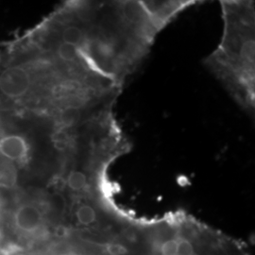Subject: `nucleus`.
I'll return each instance as SVG.
<instances>
[{
    "label": "nucleus",
    "mask_w": 255,
    "mask_h": 255,
    "mask_svg": "<svg viewBox=\"0 0 255 255\" xmlns=\"http://www.w3.org/2000/svg\"><path fill=\"white\" fill-rule=\"evenodd\" d=\"M30 75L21 66L6 68L0 75V91L10 99L21 98L30 88Z\"/></svg>",
    "instance_id": "nucleus-5"
},
{
    "label": "nucleus",
    "mask_w": 255,
    "mask_h": 255,
    "mask_svg": "<svg viewBox=\"0 0 255 255\" xmlns=\"http://www.w3.org/2000/svg\"><path fill=\"white\" fill-rule=\"evenodd\" d=\"M142 255H250L246 244L183 213L142 220Z\"/></svg>",
    "instance_id": "nucleus-3"
},
{
    "label": "nucleus",
    "mask_w": 255,
    "mask_h": 255,
    "mask_svg": "<svg viewBox=\"0 0 255 255\" xmlns=\"http://www.w3.org/2000/svg\"><path fill=\"white\" fill-rule=\"evenodd\" d=\"M224 31L206 66L235 101L252 113L255 102V17L254 1H221Z\"/></svg>",
    "instance_id": "nucleus-2"
},
{
    "label": "nucleus",
    "mask_w": 255,
    "mask_h": 255,
    "mask_svg": "<svg viewBox=\"0 0 255 255\" xmlns=\"http://www.w3.org/2000/svg\"><path fill=\"white\" fill-rule=\"evenodd\" d=\"M96 13L91 29H83L78 46L85 64L122 87L128 76L145 59L162 30L145 1L93 3Z\"/></svg>",
    "instance_id": "nucleus-1"
},
{
    "label": "nucleus",
    "mask_w": 255,
    "mask_h": 255,
    "mask_svg": "<svg viewBox=\"0 0 255 255\" xmlns=\"http://www.w3.org/2000/svg\"><path fill=\"white\" fill-rule=\"evenodd\" d=\"M17 182V170L15 164L0 155V187L11 188Z\"/></svg>",
    "instance_id": "nucleus-7"
},
{
    "label": "nucleus",
    "mask_w": 255,
    "mask_h": 255,
    "mask_svg": "<svg viewBox=\"0 0 255 255\" xmlns=\"http://www.w3.org/2000/svg\"><path fill=\"white\" fill-rule=\"evenodd\" d=\"M28 145L19 135H8L0 139V155L11 162H21L27 158Z\"/></svg>",
    "instance_id": "nucleus-6"
},
{
    "label": "nucleus",
    "mask_w": 255,
    "mask_h": 255,
    "mask_svg": "<svg viewBox=\"0 0 255 255\" xmlns=\"http://www.w3.org/2000/svg\"><path fill=\"white\" fill-rule=\"evenodd\" d=\"M49 212L54 213L52 209L45 210L34 203H24L14 213V225L24 234H38L46 228Z\"/></svg>",
    "instance_id": "nucleus-4"
}]
</instances>
